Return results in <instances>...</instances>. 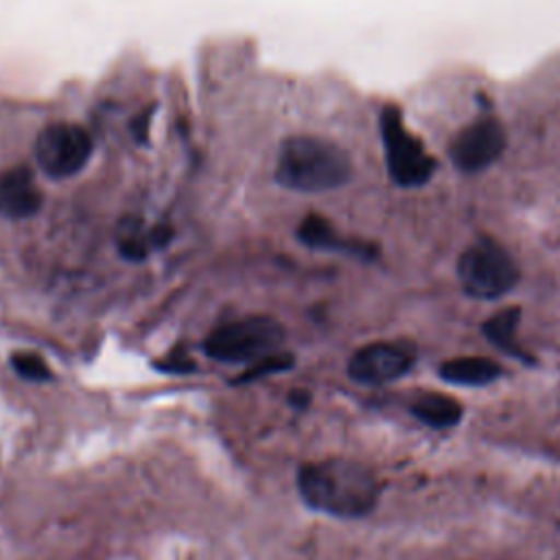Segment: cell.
Wrapping results in <instances>:
<instances>
[{"label":"cell","instance_id":"cell-7","mask_svg":"<svg viewBox=\"0 0 560 560\" xmlns=\"http://www.w3.org/2000/svg\"><path fill=\"white\" fill-rule=\"evenodd\" d=\"M505 151V131L490 112L479 114L448 144V158L462 173H481L490 168Z\"/></svg>","mask_w":560,"mask_h":560},{"label":"cell","instance_id":"cell-14","mask_svg":"<svg viewBox=\"0 0 560 560\" xmlns=\"http://www.w3.org/2000/svg\"><path fill=\"white\" fill-rule=\"evenodd\" d=\"M518 324H521V308L518 306H508V308H501V311L492 313L481 324V332L501 352H505V354H510V357H514L518 361L532 363L534 359L516 341Z\"/></svg>","mask_w":560,"mask_h":560},{"label":"cell","instance_id":"cell-4","mask_svg":"<svg viewBox=\"0 0 560 560\" xmlns=\"http://www.w3.org/2000/svg\"><path fill=\"white\" fill-rule=\"evenodd\" d=\"M521 278L512 254L490 236L472 241L457 258V280L477 300H497L510 293Z\"/></svg>","mask_w":560,"mask_h":560},{"label":"cell","instance_id":"cell-9","mask_svg":"<svg viewBox=\"0 0 560 560\" xmlns=\"http://www.w3.org/2000/svg\"><path fill=\"white\" fill-rule=\"evenodd\" d=\"M44 195L35 173L26 164L7 166L0 171V217L24 221L42 210Z\"/></svg>","mask_w":560,"mask_h":560},{"label":"cell","instance_id":"cell-15","mask_svg":"<svg viewBox=\"0 0 560 560\" xmlns=\"http://www.w3.org/2000/svg\"><path fill=\"white\" fill-rule=\"evenodd\" d=\"M11 368L26 381L44 383V381L52 378V372H50L48 363L35 352H13L11 354Z\"/></svg>","mask_w":560,"mask_h":560},{"label":"cell","instance_id":"cell-6","mask_svg":"<svg viewBox=\"0 0 560 560\" xmlns=\"http://www.w3.org/2000/svg\"><path fill=\"white\" fill-rule=\"evenodd\" d=\"M35 162L50 179H70L79 175L94 153L90 131L70 120H55L39 129L35 138Z\"/></svg>","mask_w":560,"mask_h":560},{"label":"cell","instance_id":"cell-5","mask_svg":"<svg viewBox=\"0 0 560 560\" xmlns=\"http://www.w3.org/2000/svg\"><path fill=\"white\" fill-rule=\"evenodd\" d=\"M284 328L269 315H247L217 326L203 341V352L223 363L258 361L278 352Z\"/></svg>","mask_w":560,"mask_h":560},{"label":"cell","instance_id":"cell-2","mask_svg":"<svg viewBox=\"0 0 560 560\" xmlns=\"http://www.w3.org/2000/svg\"><path fill=\"white\" fill-rule=\"evenodd\" d=\"M352 177V160L337 142L298 133L280 142L273 179L295 192H328L346 186Z\"/></svg>","mask_w":560,"mask_h":560},{"label":"cell","instance_id":"cell-11","mask_svg":"<svg viewBox=\"0 0 560 560\" xmlns=\"http://www.w3.org/2000/svg\"><path fill=\"white\" fill-rule=\"evenodd\" d=\"M171 238L166 225H144L138 217H127L116 232V247L127 260H144L153 249L164 247Z\"/></svg>","mask_w":560,"mask_h":560},{"label":"cell","instance_id":"cell-10","mask_svg":"<svg viewBox=\"0 0 560 560\" xmlns=\"http://www.w3.org/2000/svg\"><path fill=\"white\" fill-rule=\"evenodd\" d=\"M298 238L313 247V249H332V252H346L350 256H359L363 260H370L376 256V247L368 241H357V238H346L341 236L332 223L322 217V214H306L298 228Z\"/></svg>","mask_w":560,"mask_h":560},{"label":"cell","instance_id":"cell-1","mask_svg":"<svg viewBox=\"0 0 560 560\" xmlns=\"http://www.w3.org/2000/svg\"><path fill=\"white\" fill-rule=\"evenodd\" d=\"M298 490L311 510L339 518H359L378 503L381 481L363 462L326 457L300 466Z\"/></svg>","mask_w":560,"mask_h":560},{"label":"cell","instance_id":"cell-18","mask_svg":"<svg viewBox=\"0 0 560 560\" xmlns=\"http://www.w3.org/2000/svg\"><path fill=\"white\" fill-rule=\"evenodd\" d=\"M289 402L295 405V407H306L308 405V394L306 392H293L289 396Z\"/></svg>","mask_w":560,"mask_h":560},{"label":"cell","instance_id":"cell-13","mask_svg":"<svg viewBox=\"0 0 560 560\" xmlns=\"http://www.w3.org/2000/svg\"><path fill=\"white\" fill-rule=\"evenodd\" d=\"M409 411L416 420H420L431 429H451L459 424L464 416V407L457 398L438 394V392H424L416 396L409 402Z\"/></svg>","mask_w":560,"mask_h":560},{"label":"cell","instance_id":"cell-16","mask_svg":"<svg viewBox=\"0 0 560 560\" xmlns=\"http://www.w3.org/2000/svg\"><path fill=\"white\" fill-rule=\"evenodd\" d=\"M291 365H293V354L273 352V354H267V357L254 361V365L241 376V381H252V378H260L265 374L284 372V370H291Z\"/></svg>","mask_w":560,"mask_h":560},{"label":"cell","instance_id":"cell-8","mask_svg":"<svg viewBox=\"0 0 560 560\" xmlns=\"http://www.w3.org/2000/svg\"><path fill=\"white\" fill-rule=\"evenodd\" d=\"M416 363V348L402 341L365 343L348 359V376L361 385H385L405 376Z\"/></svg>","mask_w":560,"mask_h":560},{"label":"cell","instance_id":"cell-17","mask_svg":"<svg viewBox=\"0 0 560 560\" xmlns=\"http://www.w3.org/2000/svg\"><path fill=\"white\" fill-rule=\"evenodd\" d=\"M158 368L160 370H164V372H190V370H195V363L186 357V354H171V357H166L164 361H160L158 363Z\"/></svg>","mask_w":560,"mask_h":560},{"label":"cell","instance_id":"cell-3","mask_svg":"<svg viewBox=\"0 0 560 560\" xmlns=\"http://www.w3.org/2000/svg\"><path fill=\"white\" fill-rule=\"evenodd\" d=\"M378 129L389 179L400 188L427 184L435 173V160L424 149V142L411 133L398 105H383L378 114Z\"/></svg>","mask_w":560,"mask_h":560},{"label":"cell","instance_id":"cell-12","mask_svg":"<svg viewBox=\"0 0 560 560\" xmlns=\"http://www.w3.org/2000/svg\"><path fill=\"white\" fill-rule=\"evenodd\" d=\"M442 381L462 387H483L501 378L503 368L488 357H453L438 368Z\"/></svg>","mask_w":560,"mask_h":560}]
</instances>
